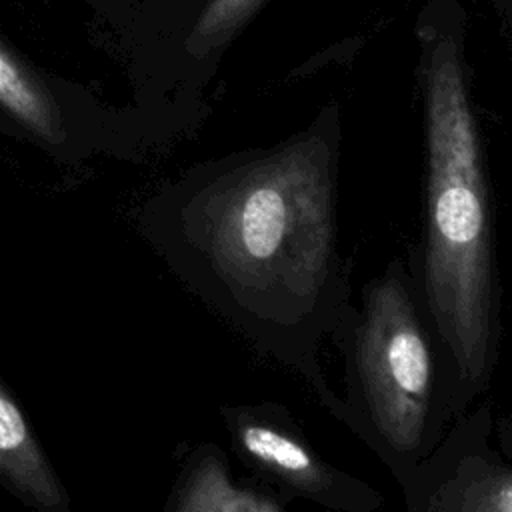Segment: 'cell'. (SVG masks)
Here are the masks:
<instances>
[{
    "instance_id": "cell-4",
    "label": "cell",
    "mask_w": 512,
    "mask_h": 512,
    "mask_svg": "<svg viewBox=\"0 0 512 512\" xmlns=\"http://www.w3.org/2000/svg\"><path fill=\"white\" fill-rule=\"evenodd\" d=\"M232 446L260 482L286 498L308 500L338 512H374L382 494L332 462L308 442L290 410L272 400L222 410Z\"/></svg>"
},
{
    "instance_id": "cell-7",
    "label": "cell",
    "mask_w": 512,
    "mask_h": 512,
    "mask_svg": "<svg viewBox=\"0 0 512 512\" xmlns=\"http://www.w3.org/2000/svg\"><path fill=\"white\" fill-rule=\"evenodd\" d=\"M0 480L28 504L66 506V492L44 458L24 414L0 384Z\"/></svg>"
},
{
    "instance_id": "cell-3",
    "label": "cell",
    "mask_w": 512,
    "mask_h": 512,
    "mask_svg": "<svg viewBox=\"0 0 512 512\" xmlns=\"http://www.w3.org/2000/svg\"><path fill=\"white\" fill-rule=\"evenodd\" d=\"M344 360L346 424L398 486L452 424L448 364L406 256L372 276L330 334Z\"/></svg>"
},
{
    "instance_id": "cell-9",
    "label": "cell",
    "mask_w": 512,
    "mask_h": 512,
    "mask_svg": "<svg viewBox=\"0 0 512 512\" xmlns=\"http://www.w3.org/2000/svg\"><path fill=\"white\" fill-rule=\"evenodd\" d=\"M262 4L264 0H210L188 36V50L204 56L222 48Z\"/></svg>"
},
{
    "instance_id": "cell-10",
    "label": "cell",
    "mask_w": 512,
    "mask_h": 512,
    "mask_svg": "<svg viewBox=\"0 0 512 512\" xmlns=\"http://www.w3.org/2000/svg\"><path fill=\"white\" fill-rule=\"evenodd\" d=\"M492 432L498 438V444H500L498 450L512 464V412L494 418V430Z\"/></svg>"
},
{
    "instance_id": "cell-2",
    "label": "cell",
    "mask_w": 512,
    "mask_h": 512,
    "mask_svg": "<svg viewBox=\"0 0 512 512\" xmlns=\"http://www.w3.org/2000/svg\"><path fill=\"white\" fill-rule=\"evenodd\" d=\"M422 118V236L406 260L448 364L456 420L492 384L502 288L484 138L460 46L446 34H432L424 44Z\"/></svg>"
},
{
    "instance_id": "cell-1",
    "label": "cell",
    "mask_w": 512,
    "mask_h": 512,
    "mask_svg": "<svg viewBox=\"0 0 512 512\" xmlns=\"http://www.w3.org/2000/svg\"><path fill=\"white\" fill-rule=\"evenodd\" d=\"M340 158L334 110L274 144L230 152L182 186L174 238L200 294L342 422L344 400L320 362L352 304L338 246Z\"/></svg>"
},
{
    "instance_id": "cell-8",
    "label": "cell",
    "mask_w": 512,
    "mask_h": 512,
    "mask_svg": "<svg viewBox=\"0 0 512 512\" xmlns=\"http://www.w3.org/2000/svg\"><path fill=\"white\" fill-rule=\"evenodd\" d=\"M0 106L22 126L46 140H60L52 98L38 80L0 44Z\"/></svg>"
},
{
    "instance_id": "cell-6",
    "label": "cell",
    "mask_w": 512,
    "mask_h": 512,
    "mask_svg": "<svg viewBox=\"0 0 512 512\" xmlns=\"http://www.w3.org/2000/svg\"><path fill=\"white\" fill-rule=\"evenodd\" d=\"M290 502L264 482H238L218 446H204L186 468L174 508L182 512H284Z\"/></svg>"
},
{
    "instance_id": "cell-5",
    "label": "cell",
    "mask_w": 512,
    "mask_h": 512,
    "mask_svg": "<svg viewBox=\"0 0 512 512\" xmlns=\"http://www.w3.org/2000/svg\"><path fill=\"white\" fill-rule=\"evenodd\" d=\"M494 412L480 398L400 484L412 512H512V464L490 444Z\"/></svg>"
}]
</instances>
